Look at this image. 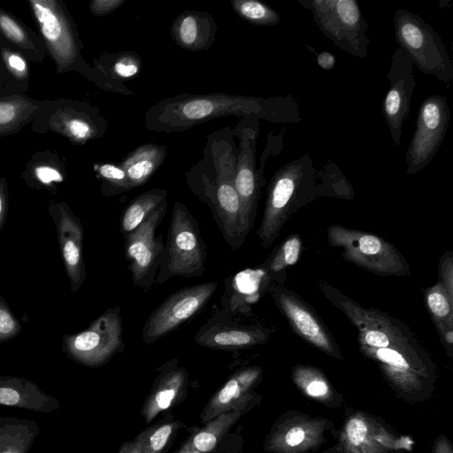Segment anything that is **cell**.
Returning <instances> with one entry per match:
<instances>
[{"mask_svg": "<svg viewBox=\"0 0 453 453\" xmlns=\"http://www.w3.org/2000/svg\"><path fill=\"white\" fill-rule=\"evenodd\" d=\"M260 369L249 367L234 373L224 386L216 392L205 407L201 419L209 422L220 414L238 411L244 403L247 393L257 379Z\"/></svg>", "mask_w": 453, "mask_h": 453, "instance_id": "44dd1931", "label": "cell"}, {"mask_svg": "<svg viewBox=\"0 0 453 453\" xmlns=\"http://www.w3.org/2000/svg\"><path fill=\"white\" fill-rule=\"evenodd\" d=\"M231 6L240 18L252 25L273 27L280 21L276 11L257 0H232Z\"/></svg>", "mask_w": 453, "mask_h": 453, "instance_id": "836d02e7", "label": "cell"}, {"mask_svg": "<svg viewBox=\"0 0 453 453\" xmlns=\"http://www.w3.org/2000/svg\"><path fill=\"white\" fill-rule=\"evenodd\" d=\"M305 390L311 396H322L327 393L328 387L324 380L313 376V379L308 381Z\"/></svg>", "mask_w": 453, "mask_h": 453, "instance_id": "7bdbcfd3", "label": "cell"}, {"mask_svg": "<svg viewBox=\"0 0 453 453\" xmlns=\"http://www.w3.org/2000/svg\"><path fill=\"white\" fill-rule=\"evenodd\" d=\"M269 292L298 336L329 355H340L334 338L312 307L281 284L271 285Z\"/></svg>", "mask_w": 453, "mask_h": 453, "instance_id": "9a60e30c", "label": "cell"}, {"mask_svg": "<svg viewBox=\"0 0 453 453\" xmlns=\"http://www.w3.org/2000/svg\"><path fill=\"white\" fill-rule=\"evenodd\" d=\"M22 327L6 301L0 295V342L18 335Z\"/></svg>", "mask_w": 453, "mask_h": 453, "instance_id": "8d00e7d4", "label": "cell"}, {"mask_svg": "<svg viewBox=\"0 0 453 453\" xmlns=\"http://www.w3.org/2000/svg\"><path fill=\"white\" fill-rule=\"evenodd\" d=\"M93 169L96 178L102 181L104 196H113L130 190L126 173L119 165L96 163Z\"/></svg>", "mask_w": 453, "mask_h": 453, "instance_id": "e575fe53", "label": "cell"}, {"mask_svg": "<svg viewBox=\"0 0 453 453\" xmlns=\"http://www.w3.org/2000/svg\"><path fill=\"white\" fill-rule=\"evenodd\" d=\"M234 130L238 139L234 184L240 201L241 232L246 239L253 227L261 188L265 184L263 173L256 168L258 119H240Z\"/></svg>", "mask_w": 453, "mask_h": 453, "instance_id": "30bf717a", "label": "cell"}, {"mask_svg": "<svg viewBox=\"0 0 453 453\" xmlns=\"http://www.w3.org/2000/svg\"><path fill=\"white\" fill-rule=\"evenodd\" d=\"M8 211V185L5 177H0V232L5 222Z\"/></svg>", "mask_w": 453, "mask_h": 453, "instance_id": "60d3db41", "label": "cell"}, {"mask_svg": "<svg viewBox=\"0 0 453 453\" xmlns=\"http://www.w3.org/2000/svg\"><path fill=\"white\" fill-rule=\"evenodd\" d=\"M166 157V147L156 143L142 144L128 153L119 165L126 173L130 189L145 184Z\"/></svg>", "mask_w": 453, "mask_h": 453, "instance_id": "d4e9b609", "label": "cell"}, {"mask_svg": "<svg viewBox=\"0 0 453 453\" xmlns=\"http://www.w3.org/2000/svg\"><path fill=\"white\" fill-rule=\"evenodd\" d=\"M216 281H208L179 289L167 296L149 316L142 329L146 344L175 330L199 312L218 288Z\"/></svg>", "mask_w": 453, "mask_h": 453, "instance_id": "4fadbf2b", "label": "cell"}, {"mask_svg": "<svg viewBox=\"0 0 453 453\" xmlns=\"http://www.w3.org/2000/svg\"><path fill=\"white\" fill-rule=\"evenodd\" d=\"M439 281L443 285L449 297L453 299V257L450 251L445 252L439 262Z\"/></svg>", "mask_w": 453, "mask_h": 453, "instance_id": "74e56055", "label": "cell"}, {"mask_svg": "<svg viewBox=\"0 0 453 453\" xmlns=\"http://www.w3.org/2000/svg\"><path fill=\"white\" fill-rule=\"evenodd\" d=\"M272 330L260 325H245L226 310L215 313L195 334V342L205 348L238 350L265 342Z\"/></svg>", "mask_w": 453, "mask_h": 453, "instance_id": "e0dca14e", "label": "cell"}, {"mask_svg": "<svg viewBox=\"0 0 453 453\" xmlns=\"http://www.w3.org/2000/svg\"><path fill=\"white\" fill-rule=\"evenodd\" d=\"M425 303L444 344L453 343V299L438 280L424 293Z\"/></svg>", "mask_w": 453, "mask_h": 453, "instance_id": "83f0119b", "label": "cell"}, {"mask_svg": "<svg viewBox=\"0 0 453 453\" xmlns=\"http://www.w3.org/2000/svg\"><path fill=\"white\" fill-rule=\"evenodd\" d=\"M254 118L273 123L301 121L297 100L292 96L261 97L231 95L181 93L161 99L144 117L146 129L156 133H180L221 117Z\"/></svg>", "mask_w": 453, "mask_h": 453, "instance_id": "6da1fadb", "label": "cell"}, {"mask_svg": "<svg viewBox=\"0 0 453 453\" xmlns=\"http://www.w3.org/2000/svg\"><path fill=\"white\" fill-rule=\"evenodd\" d=\"M126 0H91L88 9L96 17H104L119 9Z\"/></svg>", "mask_w": 453, "mask_h": 453, "instance_id": "ab89813d", "label": "cell"}, {"mask_svg": "<svg viewBox=\"0 0 453 453\" xmlns=\"http://www.w3.org/2000/svg\"><path fill=\"white\" fill-rule=\"evenodd\" d=\"M142 441L138 435L133 441H128L120 447L118 453H141Z\"/></svg>", "mask_w": 453, "mask_h": 453, "instance_id": "f6af8a7d", "label": "cell"}, {"mask_svg": "<svg viewBox=\"0 0 453 453\" xmlns=\"http://www.w3.org/2000/svg\"><path fill=\"white\" fill-rule=\"evenodd\" d=\"M49 213L56 226L64 265L73 292L83 284L86 270L83 259V227L65 202L50 203Z\"/></svg>", "mask_w": 453, "mask_h": 453, "instance_id": "ac0fdd59", "label": "cell"}, {"mask_svg": "<svg viewBox=\"0 0 453 453\" xmlns=\"http://www.w3.org/2000/svg\"><path fill=\"white\" fill-rule=\"evenodd\" d=\"M218 25L206 12L184 11L172 23L170 34L179 47L192 52L209 50L216 40Z\"/></svg>", "mask_w": 453, "mask_h": 453, "instance_id": "d6986e66", "label": "cell"}, {"mask_svg": "<svg viewBox=\"0 0 453 453\" xmlns=\"http://www.w3.org/2000/svg\"><path fill=\"white\" fill-rule=\"evenodd\" d=\"M123 328L119 306L107 309L88 328L63 337V351L76 363L95 367L123 349Z\"/></svg>", "mask_w": 453, "mask_h": 453, "instance_id": "8fae6325", "label": "cell"}, {"mask_svg": "<svg viewBox=\"0 0 453 453\" xmlns=\"http://www.w3.org/2000/svg\"><path fill=\"white\" fill-rule=\"evenodd\" d=\"M330 246L342 250V257L381 276H405L410 265L396 248L379 235L340 225L326 229Z\"/></svg>", "mask_w": 453, "mask_h": 453, "instance_id": "52a82bcc", "label": "cell"}, {"mask_svg": "<svg viewBox=\"0 0 453 453\" xmlns=\"http://www.w3.org/2000/svg\"><path fill=\"white\" fill-rule=\"evenodd\" d=\"M109 123L100 109L85 101L70 98L48 99L42 113L31 124L37 134L51 132L72 144L83 145L102 138Z\"/></svg>", "mask_w": 453, "mask_h": 453, "instance_id": "ba28073f", "label": "cell"}, {"mask_svg": "<svg viewBox=\"0 0 453 453\" xmlns=\"http://www.w3.org/2000/svg\"><path fill=\"white\" fill-rule=\"evenodd\" d=\"M0 38L22 52L32 64H42L47 55L40 34L1 7Z\"/></svg>", "mask_w": 453, "mask_h": 453, "instance_id": "cb8c5ba5", "label": "cell"}, {"mask_svg": "<svg viewBox=\"0 0 453 453\" xmlns=\"http://www.w3.org/2000/svg\"><path fill=\"white\" fill-rule=\"evenodd\" d=\"M0 405L50 413L60 407L59 401L35 382L17 376H0Z\"/></svg>", "mask_w": 453, "mask_h": 453, "instance_id": "ffe728a7", "label": "cell"}, {"mask_svg": "<svg viewBox=\"0 0 453 453\" xmlns=\"http://www.w3.org/2000/svg\"><path fill=\"white\" fill-rule=\"evenodd\" d=\"M187 372L174 364L162 372L142 409L143 417L150 423L161 411L168 409L184 388Z\"/></svg>", "mask_w": 453, "mask_h": 453, "instance_id": "484cf974", "label": "cell"}, {"mask_svg": "<svg viewBox=\"0 0 453 453\" xmlns=\"http://www.w3.org/2000/svg\"><path fill=\"white\" fill-rule=\"evenodd\" d=\"M449 119L450 111L445 96L434 95L422 102L405 154L408 174L420 172L432 161L443 142Z\"/></svg>", "mask_w": 453, "mask_h": 453, "instance_id": "7c38bea8", "label": "cell"}, {"mask_svg": "<svg viewBox=\"0 0 453 453\" xmlns=\"http://www.w3.org/2000/svg\"><path fill=\"white\" fill-rule=\"evenodd\" d=\"M301 249L302 242L299 235L294 234L289 236L275 249L263 265L262 269L270 280H273L277 284L282 285L287 268L296 264Z\"/></svg>", "mask_w": 453, "mask_h": 453, "instance_id": "d6a6232c", "label": "cell"}, {"mask_svg": "<svg viewBox=\"0 0 453 453\" xmlns=\"http://www.w3.org/2000/svg\"><path fill=\"white\" fill-rule=\"evenodd\" d=\"M206 256V246L197 221L184 203L175 202L155 284H162L177 276L203 275Z\"/></svg>", "mask_w": 453, "mask_h": 453, "instance_id": "5b68a950", "label": "cell"}, {"mask_svg": "<svg viewBox=\"0 0 453 453\" xmlns=\"http://www.w3.org/2000/svg\"><path fill=\"white\" fill-rule=\"evenodd\" d=\"M388 80L390 87L383 99L382 112L394 143L400 145L416 81L413 65L399 48L392 55Z\"/></svg>", "mask_w": 453, "mask_h": 453, "instance_id": "2e32d148", "label": "cell"}, {"mask_svg": "<svg viewBox=\"0 0 453 453\" xmlns=\"http://www.w3.org/2000/svg\"><path fill=\"white\" fill-rule=\"evenodd\" d=\"M48 99L22 93H0V138L18 134L42 113Z\"/></svg>", "mask_w": 453, "mask_h": 453, "instance_id": "7402d4cb", "label": "cell"}, {"mask_svg": "<svg viewBox=\"0 0 453 453\" xmlns=\"http://www.w3.org/2000/svg\"><path fill=\"white\" fill-rule=\"evenodd\" d=\"M7 76L0 58V93H7L6 88H7Z\"/></svg>", "mask_w": 453, "mask_h": 453, "instance_id": "bcb514c9", "label": "cell"}, {"mask_svg": "<svg viewBox=\"0 0 453 453\" xmlns=\"http://www.w3.org/2000/svg\"><path fill=\"white\" fill-rule=\"evenodd\" d=\"M305 437L304 431L298 426L291 428L285 436V441L291 447L301 444Z\"/></svg>", "mask_w": 453, "mask_h": 453, "instance_id": "ee69618b", "label": "cell"}, {"mask_svg": "<svg viewBox=\"0 0 453 453\" xmlns=\"http://www.w3.org/2000/svg\"><path fill=\"white\" fill-rule=\"evenodd\" d=\"M27 3L57 73L74 72L90 81L93 67L83 58V44L65 4L62 0H28Z\"/></svg>", "mask_w": 453, "mask_h": 453, "instance_id": "277c9868", "label": "cell"}, {"mask_svg": "<svg viewBox=\"0 0 453 453\" xmlns=\"http://www.w3.org/2000/svg\"><path fill=\"white\" fill-rule=\"evenodd\" d=\"M306 47L311 50L312 51L313 53L316 54L317 56V64L318 65L322 68L323 70H326V71H330L332 70L334 67V65H335V57L334 54L326 51V50H324V51H321L319 53H317L315 51V49L312 48V47H310L308 45H306Z\"/></svg>", "mask_w": 453, "mask_h": 453, "instance_id": "b9f144b4", "label": "cell"}, {"mask_svg": "<svg viewBox=\"0 0 453 453\" xmlns=\"http://www.w3.org/2000/svg\"><path fill=\"white\" fill-rule=\"evenodd\" d=\"M321 196H335L326 173L313 165L310 154L290 161L272 176L257 237L267 249L278 239L288 219Z\"/></svg>", "mask_w": 453, "mask_h": 453, "instance_id": "3957f363", "label": "cell"}, {"mask_svg": "<svg viewBox=\"0 0 453 453\" xmlns=\"http://www.w3.org/2000/svg\"><path fill=\"white\" fill-rule=\"evenodd\" d=\"M142 65L139 54L127 50L118 53L104 52L93 59L92 67L106 78L124 83L136 78L141 73Z\"/></svg>", "mask_w": 453, "mask_h": 453, "instance_id": "f546056e", "label": "cell"}, {"mask_svg": "<svg viewBox=\"0 0 453 453\" xmlns=\"http://www.w3.org/2000/svg\"><path fill=\"white\" fill-rule=\"evenodd\" d=\"M165 202L167 190L163 188L150 189L136 196L122 213L120 232L127 235L135 230Z\"/></svg>", "mask_w": 453, "mask_h": 453, "instance_id": "1f68e13d", "label": "cell"}, {"mask_svg": "<svg viewBox=\"0 0 453 453\" xmlns=\"http://www.w3.org/2000/svg\"><path fill=\"white\" fill-rule=\"evenodd\" d=\"M167 202L162 203L141 226L126 235V258L134 286L150 288L155 284L164 242L157 236V228L162 222Z\"/></svg>", "mask_w": 453, "mask_h": 453, "instance_id": "5bb4252c", "label": "cell"}, {"mask_svg": "<svg viewBox=\"0 0 453 453\" xmlns=\"http://www.w3.org/2000/svg\"><path fill=\"white\" fill-rule=\"evenodd\" d=\"M312 13L322 34L341 50L361 58L368 55V25L355 0H299Z\"/></svg>", "mask_w": 453, "mask_h": 453, "instance_id": "9c48e42d", "label": "cell"}, {"mask_svg": "<svg viewBox=\"0 0 453 453\" xmlns=\"http://www.w3.org/2000/svg\"><path fill=\"white\" fill-rule=\"evenodd\" d=\"M240 416L239 411L220 414L194 434L176 453H210Z\"/></svg>", "mask_w": 453, "mask_h": 453, "instance_id": "f1b7e54d", "label": "cell"}, {"mask_svg": "<svg viewBox=\"0 0 453 453\" xmlns=\"http://www.w3.org/2000/svg\"><path fill=\"white\" fill-rule=\"evenodd\" d=\"M21 176L33 188L56 193L66 179V160L52 150L37 151L27 162Z\"/></svg>", "mask_w": 453, "mask_h": 453, "instance_id": "603a6c76", "label": "cell"}, {"mask_svg": "<svg viewBox=\"0 0 453 453\" xmlns=\"http://www.w3.org/2000/svg\"><path fill=\"white\" fill-rule=\"evenodd\" d=\"M235 138V130L228 127L207 134L202 158L185 173L189 189L207 204L223 238L234 250L245 241L234 184L238 155Z\"/></svg>", "mask_w": 453, "mask_h": 453, "instance_id": "7a4b0ae2", "label": "cell"}, {"mask_svg": "<svg viewBox=\"0 0 453 453\" xmlns=\"http://www.w3.org/2000/svg\"><path fill=\"white\" fill-rule=\"evenodd\" d=\"M0 58L8 80L6 92L27 94L32 63L22 52L1 38Z\"/></svg>", "mask_w": 453, "mask_h": 453, "instance_id": "4dcf8cb0", "label": "cell"}, {"mask_svg": "<svg viewBox=\"0 0 453 453\" xmlns=\"http://www.w3.org/2000/svg\"><path fill=\"white\" fill-rule=\"evenodd\" d=\"M367 431L365 423L358 418H351L346 426L347 437L354 445H359L365 441Z\"/></svg>", "mask_w": 453, "mask_h": 453, "instance_id": "f35d334b", "label": "cell"}, {"mask_svg": "<svg viewBox=\"0 0 453 453\" xmlns=\"http://www.w3.org/2000/svg\"><path fill=\"white\" fill-rule=\"evenodd\" d=\"M394 27L398 48L413 66L449 87L453 62L439 34L420 16L406 9L395 12Z\"/></svg>", "mask_w": 453, "mask_h": 453, "instance_id": "8992f818", "label": "cell"}, {"mask_svg": "<svg viewBox=\"0 0 453 453\" xmlns=\"http://www.w3.org/2000/svg\"><path fill=\"white\" fill-rule=\"evenodd\" d=\"M178 426L179 422H168L141 433V453H162Z\"/></svg>", "mask_w": 453, "mask_h": 453, "instance_id": "d590c367", "label": "cell"}, {"mask_svg": "<svg viewBox=\"0 0 453 453\" xmlns=\"http://www.w3.org/2000/svg\"><path fill=\"white\" fill-rule=\"evenodd\" d=\"M39 432L34 420L0 417V453H29Z\"/></svg>", "mask_w": 453, "mask_h": 453, "instance_id": "4316f807", "label": "cell"}]
</instances>
